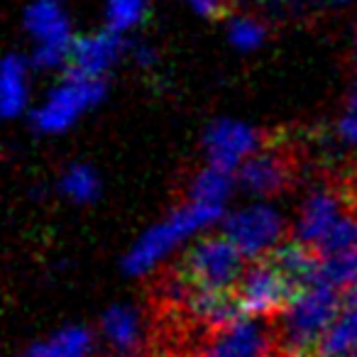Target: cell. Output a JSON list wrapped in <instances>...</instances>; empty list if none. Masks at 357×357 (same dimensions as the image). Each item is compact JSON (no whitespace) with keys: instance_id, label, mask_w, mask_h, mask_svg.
Segmentation results:
<instances>
[{"instance_id":"cell-1","label":"cell","mask_w":357,"mask_h":357,"mask_svg":"<svg viewBox=\"0 0 357 357\" xmlns=\"http://www.w3.org/2000/svg\"><path fill=\"white\" fill-rule=\"evenodd\" d=\"M223 220V206L201 204L189 199L186 204L169 211L159 223L149 225L142 235L132 243V248L125 252L123 269L130 277H144L157 264H162L176 248L186 240L196 238L206 228Z\"/></svg>"},{"instance_id":"cell-2","label":"cell","mask_w":357,"mask_h":357,"mask_svg":"<svg viewBox=\"0 0 357 357\" xmlns=\"http://www.w3.org/2000/svg\"><path fill=\"white\" fill-rule=\"evenodd\" d=\"M342 291L326 282L308 284L298 289L279 316H282L284 347L296 350H318L328 328L335 323L342 311Z\"/></svg>"},{"instance_id":"cell-3","label":"cell","mask_w":357,"mask_h":357,"mask_svg":"<svg viewBox=\"0 0 357 357\" xmlns=\"http://www.w3.org/2000/svg\"><path fill=\"white\" fill-rule=\"evenodd\" d=\"M103 98L105 79H91L76 71H66L64 79L32 110V128L42 135H61Z\"/></svg>"},{"instance_id":"cell-4","label":"cell","mask_w":357,"mask_h":357,"mask_svg":"<svg viewBox=\"0 0 357 357\" xmlns=\"http://www.w3.org/2000/svg\"><path fill=\"white\" fill-rule=\"evenodd\" d=\"M245 255L235 248L228 235H208L186 250L178 272L194 289L233 291L245 272Z\"/></svg>"},{"instance_id":"cell-5","label":"cell","mask_w":357,"mask_h":357,"mask_svg":"<svg viewBox=\"0 0 357 357\" xmlns=\"http://www.w3.org/2000/svg\"><path fill=\"white\" fill-rule=\"evenodd\" d=\"M25 30L32 40V66L45 71L69 66L76 37L71 35L69 15L59 0L30 3L25 10Z\"/></svg>"},{"instance_id":"cell-6","label":"cell","mask_w":357,"mask_h":357,"mask_svg":"<svg viewBox=\"0 0 357 357\" xmlns=\"http://www.w3.org/2000/svg\"><path fill=\"white\" fill-rule=\"evenodd\" d=\"M223 233L248 259H262L284 243V218L274 206L255 201L223 220Z\"/></svg>"},{"instance_id":"cell-7","label":"cell","mask_w":357,"mask_h":357,"mask_svg":"<svg viewBox=\"0 0 357 357\" xmlns=\"http://www.w3.org/2000/svg\"><path fill=\"white\" fill-rule=\"evenodd\" d=\"M296 289L289 284V279L279 272V267L269 257L252 259L250 267H245L235 296L243 316L252 318H269L277 316L287 308Z\"/></svg>"},{"instance_id":"cell-8","label":"cell","mask_w":357,"mask_h":357,"mask_svg":"<svg viewBox=\"0 0 357 357\" xmlns=\"http://www.w3.org/2000/svg\"><path fill=\"white\" fill-rule=\"evenodd\" d=\"M204 149L208 164L238 172L255 152L262 149V132L243 120L220 118L206 128Z\"/></svg>"},{"instance_id":"cell-9","label":"cell","mask_w":357,"mask_h":357,"mask_svg":"<svg viewBox=\"0 0 357 357\" xmlns=\"http://www.w3.org/2000/svg\"><path fill=\"white\" fill-rule=\"evenodd\" d=\"M272 333L264 318L240 316L225 326L213 328L196 357H269Z\"/></svg>"},{"instance_id":"cell-10","label":"cell","mask_w":357,"mask_h":357,"mask_svg":"<svg viewBox=\"0 0 357 357\" xmlns=\"http://www.w3.org/2000/svg\"><path fill=\"white\" fill-rule=\"evenodd\" d=\"M238 186L255 201L282 194L291 181V164L282 152L259 149L238 169Z\"/></svg>"},{"instance_id":"cell-11","label":"cell","mask_w":357,"mask_h":357,"mask_svg":"<svg viewBox=\"0 0 357 357\" xmlns=\"http://www.w3.org/2000/svg\"><path fill=\"white\" fill-rule=\"evenodd\" d=\"M342 213H345V201L340 199V194L331 189L313 191L298 208L294 238L311 248H318V243L331 233V228L342 218Z\"/></svg>"},{"instance_id":"cell-12","label":"cell","mask_w":357,"mask_h":357,"mask_svg":"<svg viewBox=\"0 0 357 357\" xmlns=\"http://www.w3.org/2000/svg\"><path fill=\"white\" fill-rule=\"evenodd\" d=\"M123 50V35L113 30L76 37L69 56V71L91 76V79H105V74L120 59Z\"/></svg>"},{"instance_id":"cell-13","label":"cell","mask_w":357,"mask_h":357,"mask_svg":"<svg viewBox=\"0 0 357 357\" xmlns=\"http://www.w3.org/2000/svg\"><path fill=\"white\" fill-rule=\"evenodd\" d=\"M100 335L118 357H132L144 342L142 316L130 303H115L100 318Z\"/></svg>"},{"instance_id":"cell-14","label":"cell","mask_w":357,"mask_h":357,"mask_svg":"<svg viewBox=\"0 0 357 357\" xmlns=\"http://www.w3.org/2000/svg\"><path fill=\"white\" fill-rule=\"evenodd\" d=\"M267 257L277 264L279 272L289 279V284L296 291L308 284L321 282V255L316 252V248L301 243V240L294 238L289 243H282Z\"/></svg>"},{"instance_id":"cell-15","label":"cell","mask_w":357,"mask_h":357,"mask_svg":"<svg viewBox=\"0 0 357 357\" xmlns=\"http://www.w3.org/2000/svg\"><path fill=\"white\" fill-rule=\"evenodd\" d=\"M96 350L93 333L86 326H64L52 335L35 340L22 357H91Z\"/></svg>"},{"instance_id":"cell-16","label":"cell","mask_w":357,"mask_h":357,"mask_svg":"<svg viewBox=\"0 0 357 357\" xmlns=\"http://www.w3.org/2000/svg\"><path fill=\"white\" fill-rule=\"evenodd\" d=\"M30 103V64L22 56L8 54L0 66V110L6 118H17Z\"/></svg>"},{"instance_id":"cell-17","label":"cell","mask_w":357,"mask_h":357,"mask_svg":"<svg viewBox=\"0 0 357 357\" xmlns=\"http://www.w3.org/2000/svg\"><path fill=\"white\" fill-rule=\"evenodd\" d=\"M235 186H238V174L228 172V169L213 167V164H206V167L191 178L189 199L201 201V204L225 206V201L230 199Z\"/></svg>"},{"instance_id":"cell-18","label":"cell","mask_w":357,"mask_h":357,"mask_svg":"<svg viewBox=\"0 0 357 357\" xmlns=\"http://www.w3.org/2000/svg\"><path fill=\"white\" fill-rule=\"evenodd\" d=\"M316 352L321 357H347L357 352V303H342L340 316L328 328Z\"/></svg>"},{"instance_id":"cell-19","label":"cell","mask_w":357,"mask_h":357,"mask_svg":"<svg viewBox=\"0 0 357 357\" xmlns=\"http://www.w3.org/2000/svg\"><path fill=\"white\" fill-rule=\"evenodd\" d=\"M59 191L71 204H91L100 194V178L96 174V169L89 167V164H71L61 174Z\"/></svg>"},{"instance_id":"cell-20","label":"cell","mask_w":357,"mask_h":357,"mask_svg":"<svg viewBox=\"0 0 357 357\" xmlns=\"http://www.w3.org/2000/svg\"><path fill=\"white\" fill-rule=\"evenodd\" d=\"M149 0H105V25L108 30L125 35L144 20Z\"/></svg>"},{"instance_id":"cell-21","label":"cell","mask_w":357,"mask_h":357,"mask_svg":"<svg viewBox=\"0 0 357 357\" xmlns=\"http://www.w3.org/2000/svg\"><path fill=\"white\" fill-rule=\"evenodd\" d=\"M357 250V215L342 213V218L331 228V233L318 243L316 252L321 255H335V252H350Z\"/></svg>"},{"instance_id":"cell-22","label":"cell","mask_w":357,"mask_h":357,"mask_svg":"<svg viewBox=\"0 0 357 357\" xmlns=\"http://www.w3.org/2000/svg\"><path fill=\"white\" fill-rule=\"evenodd\" d=\"M228 40L233 47L243 52H252L262 47L264 42V27L252 17H233L228 22Z\"/></svg>"},{"instance_id":"cell-23","label":"cell","mask_w":357,"mask_h":357,"mask_svg":"<svg viewBox=\"0 0 357 357\" xmlns=\"http://www.w3.org/2000/svg\"><path fill=\"white\" fill-rule=\"evenodd\" d=\"M335 135L342 144L347 147H357V84L347 93L345 108H342L340 118L335 123Z\"/></svg>"},{"instance_id":"cell-24","label":"cell","mask_w":357,"mask_h":357,"mask_svg":"<svg viewBox=\"0 0 357 357\" xmlns=\"http://www.w3.org/2000/svg\"><path fill=\"white\" fill-rule=\"evenodd\" d=\"M186 6L201 17H215L220 13L218 0H186Z\"/></svg>"},{"instance_id":"cell-25","label":"cell","mask_w":357,"mask_h":357,"mask_svg":"<svg viewBox=\"0 0 357 357\" xmlns=\"http://www.w3.org/2000/svg\"><path fill=\"white\" fill-rule=\"evenodd\" d=\"M269 357H311V352L296 350V347H282L277 355H269Z\"/></svg>"}]
</instances>
